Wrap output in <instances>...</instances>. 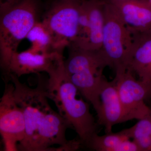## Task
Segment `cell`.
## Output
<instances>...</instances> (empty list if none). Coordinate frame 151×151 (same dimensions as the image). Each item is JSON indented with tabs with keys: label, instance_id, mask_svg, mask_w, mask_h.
<instances>
[{
	"label": "cell",
	"instance_id": "cell-16",
	"mask_svg": "<svg viewBox=\"0 0 151 151\" xmlns=\"http://www.w3.org/2000/svg\"><path fill=\"white\" fill-rule=\"evenodd\" d=\"M130 130L132 139L142 136L151 138V113L139 120Z\"/></svg>",
	"mask_w": 151,
	"mask_h": 151
},
{
	"label": "cell",
	"instance_id": "cell-7",
	"mask_svg": "<svg viewBox=\"0 0 151 151\" xmlns=\"http://www.w3.org/2000/svg\"><path fill=\"white\" fill-rule=\"evenodd\" d=\"M125 122L145 118L151 113L145 101L150 99L151 86L135 78L127 70L116 72L115 78Z\"/></svg>",
	"mask_w": 151,
	"mask_h": 151
},
{
	"label": "cell",
	"instance_id": "cell-12",
	"mask_svg": "<svg viewBox=\"0 0 151 151\" xmlns=\"http://www.w3.org/2000/svg\"><path fill=\"white\" fill-rule=\"evenodd\" d=\"M110 4L131 33L151 31V4L147 1Z\"/></svg>",
	"mask_w": 151,
	"mask_h": 151
},
{
	"label": "cell",
	"instance_id": "cell-8",
	"mask_svg": "<svg viewBox=\"0 0 151 151\" xmlns=\"http://www.w3.org/2000/svg\"><path fill=\"white\" fill-rule=\"evenodd\" d=\"M12 83L6 84L0 101V133L6 151H18L24 137V117L17 103Z\"/></svg>",
	"mask_w": 151,
	"mask_h": 151
},
{
	"label": "cell",
	"instance_id": "cell-4",
	"mask_svg": "<svg viewBox=\"0 0 151 151\" xmlns=\"http://www.w3.org/2000/svg\"><path fill=\"white\" fill-rule=\"evenodd\" d=\"M68 57L64 60L65 72L79 93L91 103L96 112L100 107L99 94L105 77L103 70L109 67L100 50L68 47Z\"/></svg>",
	"mask_w": 151,
	"mask_h": 151
},
{
	"label": "cell",
	"instance_id": "cell-9",
	"mask_svg": "<svg viewBox=\"0 0 151 151\" xmlns=\"http://www.w3.org/2000/svg\"><path fill=\"white\" fill-rule=\"evenodd\" d=\"M62 58L63 54L57 52H42L30 48L17 52L11 58L9 76L13 73L19 78L31 73H47Z\"/></svg>",
	"mask_w": 151,
	"mask_h": 151
},
{
	"label": "cell",
	"instance_id": "cell-14",
	"mask_svg": "<svg viewBox=\"0 0 151 151\" xmlns=\"http://www.w3.org/2000/svg\"><path fill=\"white\" fill-rule=\"evenodd\" d=\"M131 139L130 128L102 136L97 133L86 146L97 151H139L137 144Z\"/></svg>",
	"mask_w": 151,
	"mask_h": 151
},
{
	"label": "cell",
	"instance_id": "cell-5",
	"mask_svg": "<svg viewBox=\"0 0 151 151\" xmlns=\"http://www.w3.org/2000/svg\"><path fill=\"white\" fill-rule=\"evenodd\" d=\"M83 0H56L42 22L52 37L55 51L63 54L78 36Z\"/></svg>",
	"mask_w": 151,
	"mask_h": 151
},
{
	"label": "cell",
	"instance_id": "cell-2",
	"mask_svg": "<svg viewBox=\"0 0 151 151\" xmlns=\"http://www.w3.org/2000/svg\"><path fill=\"white\" fill-rule=\"evenodd\" d=\"M47 73L48 79L44 82L47 96L53 101L70 128L75 130L82 145H87L97 133V124L88 103L77 98L79 91L65 72L63 58Z\"/></svg>",
	"mask_w": 151,
	"mask_h": 151
},
{
	"label": "cell",
	"instance_id": "cell-6",
	"mask_svg": "<svg viewBox=\"0 0 151 151\" xmlns=\"http://www.w3.org/2000/svg\"><path fill=\"white\" fill-rule=\"evenodd\" d=\"M105 24L100 49L109 67L115 73L127 70L132 44V35L120 18L113 6L106 2Z\"/></svg>",
	"mask_w": 151,
	"mask_h": 151
},
{
	"label": "cell",
	"instance_id": "cell-3",
	"mask_svg": "<svg viewBox=\"0 0 151 151\" xmlns=\"http://www.w3.org/2000/svg\"><path fill=\"white\" fill-rule=\"evenodd\" d=\"M37 0L0 1V63L7 76L11 58L38 21Z\"/></svg>",
	"mask_w": 151,
	"mask_h": 151
},
{
	"label": "cell",
	"instance_id": "cell-17",
	"mask_svg": "<svg viewBox=\"0 0 151 151\" xmlns=\"http://www.w3.org/2000/svg\"><path fill=\"white\" fill-rule=\"evenodd\" d=\"M104 1L106 2L110 3V4H114V3L124 2L135 1V0H104Z\"/></svg>",
	"mask_w": 151,
	"mask_h": 151
},
{
	"label": "cell",
	"instance_id": "cell-10",
	"mask_svg": "<svg viewBox=\"0 0 151 151\" xmlns=\"http://www.w3.org/2000/svg\"><path fill=\"white\" fill-rule=\"evenodd\" d=\"M100 107L96 112L97 123L105 128V133L112 132L113 126L125 122L124 110L116 81L103 80L99 94Z\"/></svg>",
	"mask_w": 151,
	"mask_h": 151
},
{
	"label": "cell",
	"instance_id": "cell-18",
	"mask_svg": "<svg viewBox=\"0 0 151 151\" xmlns=\"http://www.w3.org/2000/svg\"><path fill=\"white\" fill-rule=\"evenodd\" d=\"M147 1L151 4V0H147Z\"/></svg>",
	"mask_w": 151,
	"mask_h": 151
},
{
	"label": "cell",
	"instance_id": "cell-13",
	"mask_svg": "<svg viewBox=\"0 0 151 151\" xmlns=\"http://www.w3.org/2000/svg\"><path fill=\"white\" fill-rule=\"evenodd\" d=\"M89 16L88 37L82 48L92 50H100L105 24L104 0H84Z\"/></svg>",
	"mask_w": 151,
	"mask_h": 151
},
{
	"label": "cell",
	"instance_id": "cell-19",
	"mask_svg": "<svg viewBox=\"0 0 151 151\" xmlns=\"http://www.w3.org/2000/svg\"><path fill=\"white\" fill-rule=\"evenodd\" d=\"M150 99H151V93L150 97Z\"/></svg>",
	"mask_w": 151,
	"mask_h": 151
},
{
	"label": "cell",
	"instance_id": "cell-1",
	"mask_svg": "<svg viewBox=\"0 0 151 151\" xmlns=\"http://www.w3.org/2000/svg\"><path fill=\"white\" fill-rule=\"evenodd\" d=\"M9 78L14 84V94L24 117V137L19 144L18 151H74L80 148V140H68L66 130L70 128L58 112L48 102L44 81H38L37 86L31 88L10 73Z\"/></svg>",
	"mask_w": 151,
	"mask_h": 151
},
{
	"label": "cell",
	"instance_id": "cell-11",
	"mask_svg": "<svg viewBox=\"0 0 151 151\" xmlns=\"http://www.w3.org/2000/svg\"><path fill=\"white\" fill-rule=\"evenodd\" d=\"M131 34L132 44L127 70L151 86V31Z\"/></svg>",
	"mask_w": 151,
	"mask_h": 151
},
{
	"label": "cell",
	"instance_id": "cell-15",
	"mask_svg": "<svg viewBox=\"0 0 151 151\" xmlns=\"http://www.w3.org/2000/svg\"><path fill=\"white\" fill-rule=\"evenodd\" d=\"M26 38L31 44L30 48L33 50L42 52H56L54 49L52 37L42 22L36 23Z\"/></svg>",
	"mask_w": 151,
	"mask_h": 151
},
{
	"label": "cell",
	"instance_id": "cell-20",
	"mask_svg": "<svg viewBox=\"0 0 151 151\" xmlns=\"http://www.w3.org/2000/svg\"><path fill=\"white\" fill-rule=\"evenodd\" d=\"M4 1V0H0V1Z\"/></svg>",
	"mask_w": 151,
	"mask_h": 151
}]
</instances>
